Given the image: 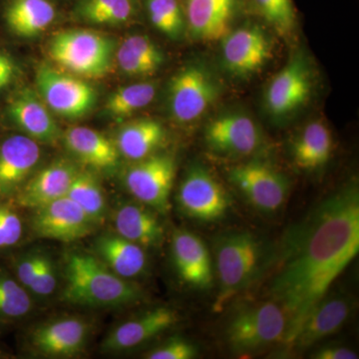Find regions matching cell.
I'll return each mask as SVG.
<instances>
[{"mask_svg": "<svg viewBox=\"0 0 359 359\" xmlns=\"http://www.w3.org/2000/svg\"><path fill=\"white\" fill-rule=\"evenodd\" d=\"M311 358L316 359H358V353L341 346H328L318 349L311 354Z\"/></svg>", "mask_w": 359, "mask_h": 359, "instance_id": "60d3db41", "label": "cell"}, {"mask_svg": "<svg viewBox=\"0 0 359 359\" xmlns=\"http://www.w3.org/2000/svg\"><path fill=\"white\" fill-rule=\"evenodd\" d=\"M287 325V313L278 302H259L241 309L231 318L226 340L233 353H252L285 341Z\"/></svg>", "mask_w": 359, "mask_h": 359, "instance_id": "5b68a950", "label": "cell"}, {"mask_svg": "<svg viewBox=\"0 0 359 359\" xmlns=\"http://www.w3.org/2000/svg\"><path fill=\"white\" fill-rule=\"evenodd\" d=\"M65 285L61 299L88 308H118L141 302L143 290L116 275L101 259L89 252H71L63 268Z\"/></svg>", "mask_w": 359, "mask_h": 359, "instance_id": "7a4b0ae2", "label": "cell"}, {"mask_svg": "<svg viewBox=\"0 0 359 359\" xmlns=\"http://www.w3.org/2000/svg\"><path fill=\"white\" fill-rule=\"evenodd\" d=\"M42 257V252H29L18 257L14 264L16 280L27 290L37 275Z\"/></svg>", "mask_w": 359, "mask_h": 359, "instance_id": "f35d334b", "label": "cell"}, {"mask_svg": "<svg viewBox=\"0 0 359 359\" xmlns=\"http://www.w3.org/2000/svg\"><path fill=\"white\" fill-rule=\"evenodd\" d=\"M79 170L69 160L53 161L25 182L13 198V204L35 210L65 197Z\"/></svg>", "mask_w": 359, "mask_h": 359, "instance_id": "ffe728a7", "label": "cell"}, {"mask_svg": "<svg viewBox=\"0 0 359 359\" xmlns=\"http://www.w3.org/2000/svg\"><path fill=\"white\" fill-rule=\"evenodd\" d=\"M116 61L129 77H149L162 67L165 56L160 47L147 35H130L117 46Z\"/></svg>", "mask_w": 359, "mask_h": 359, "instance_id": "484cf974", "label": "cell"}, {"mask_svg": "<svg viewBox=\"0 0 359 359\" xmlns=\"http://www.w3.org/2000/svg\"><path fill=\"white\" fill-rule=\"evenodd\" d=\"M115 233L144 249L162 245L165 233L154 211L147 205L121 203L115 210Z\"/></svg>", "mask_w": 359, "mask_h": 359, "instance_id": "d4e9b609", "label": "cell"}, {"mask_svg": "<svg viewBox=\"0 0 359 359\" xmlns=\"http://www.w3.org/2000/svg\"><path fill=\"white\" fill-rule=\"evenodd\" d=\"M313 89L311 68L302 53L297 54L271 80L266 104L271 115L283 118L299 110L309 100Z\"/></svg>", "mask_w": 359, "mask_h": 359, "instance_id": "7c38bea8", "label": "cell"}, {"mask_svg": "<svg viewBox=\"0 0 359 359\" xmlns=\"http://www.w3.org/2000/svg\"><path fill=\"white\" fill-rule=\"evenodd\" d=\"M353 302L347 295H325L309 313L287 346L304 351L337 334L353 313Z\"/></svg>", "mask_w": 359, "mask_h": 359, "instance_id": "ac0fdd59", "label": "cell"}, {"mask_svg": "<svg viewBox=\"0 0 359 359\" xmlns=\"http://www.w3.org/2000/svg\"><path fill=\"white\" fill-rule=\"evenodd\" d=\"M358 252L359 191L351 182L316 205L280 244L269 292L287 313V346Z\"/></svg>", "mask_w": 359, "mask_h": 359, "instance_id": "6da1fadb", "label": "cell"}, {"mask_svg": "<svg viewBox=\"0 0 359 359\" xmlns=\"http://www.w3.org/2000/svg\"><path fill=\"white\" fill-rule=\"evenodd\" d=\"M9 358L8 354L4 353V351H0V358Z\"/></svg>", "mask_w": 359, "mask_h": 359, "instance_id": "b9f144b4", "label": "cell"}, {"mask_svg": "<svg viewBox=\"0 0 359 359\" xmlns=\"http://www.w3.org/2000/svg\"><path fill=\"white\" fill-rule=\"evenodd\" d=\"M146 249L116 233H106L94 241V255L115 273L126 280L138 278L148 266Z\"/></svg>", "mask_w": 359, "mask_h": 359, "instance_id": "603a6c76", "label": "cell"}, {"mask_svg": "<svg viewBox=\"0 0 359 359\" xmlns=\"http://www.w3.org/2000/svg\"><path fill=\"white\" fill-rule=\"evenodd\" d=\"M178 314L174 309L159 306L144 311L120 323L103 340L104 353H122L146 344L174 327Z\"/></svg>", "mask_w": 359, "mask_h": 359, "instance_id": "d6986e66", "label": "cell"}, {"mask_svg": "<svg viewBox=\"0 0 359 359\" xmlns=\"http://www.w3.org/2000/svg\"><path fill=\"white\" fill-rule=\"evenodd\" d=\"M89 325L79 318H61L35 327L30 332L29 346L47 358H75L83 351L88 340Z\"/></svg>", "mask_w": 359, "mask_h": 359, "instance_id": "2e32d148", "label": "cell"}, {"mask_svg": "<svg viewBox=\"0 0 359 359\" xmlns=\"http://www.w3.org/2000/svg\"><path fill=\"white\" fill-rule=\"evenodd\" d=\"M6 112L13 124L37 143L54 144L62 138L50 109L37 91L29 87H23L9 97Z\"/></svg>", "mask_w": 359, "mask_h": 359, "instance_id": "4fadbf2b", "label": "cell"}, {"mask_svg": "<svg viewBox=\"0 0 359 359\" xmlns=\"http://www.w3.org/2000/svg\"><path fill=\"white\" fill-rule=\"evenodd\" d=\"M197 355L198 348L195 344L188 340L175 337L146 354V358L192 359L197 358Z\"/></svg>", "mask_w": 359, "mask_h": 359, "instance_id": "8d00e7d4", "label": "cell"}, {"mask_svg": "<svg viewBox=\"0 0 359 359\" xmlns=\"http://www.w3.org/2000/svg\"><path fill=\"white\" fill-rule=\"evenodd\" d=\"M230 180L248 202L264 214L278 212L290 193L287 177L261 161H250L233 167Z\"/></svg>", "mask_w": 359, "mask_h": 359, "instance_id": "30bf717a", "label": "cell"}, {"mask_svg": "<svg viewBox=\"0 0 359 359\" xmlns=\"http://www.w3.org/2000/svg\"><path fill=\"white\" fill-rule=\"evenodd\" d=\"M219 86L204 65H189L170 81L168 106L175 121L189 124L204 115L219 96Z\"/></svg>", "mask_w": 359, "mask_h": 359, "instance_id": "52a82bcc", "label": "cell"}, {"mask_svg": "<svg viewBox=\"0 0 359 359\" xmlns=\"http://www.w3.org/2000/svg\"><path fill=\"white\" fill-rule=\"evenodd\" d=\"M165 140L166 130L160 122L141 118L123 125L115 144L120 156L136 162L154 154Z\"/></svg>", "mask_w": 359, "mask_h": 359, "instance_id": "4316f807", "label": "cell"}, {"mask_svg": "<svg viewBox=\"0 0 359 359\" xmlns=\"http://www.w3.org/2000/svg\"><path fill=\"white\" fill-rule=\"evenodd\" d=\"M223 60L236 76L257 72L271 58V42L257 26H245L230 32L223 39Z\"/></svg>", "mask_w": 359, "mask_h": 359, "instance_id": "5bb4252c", "label": "cell"}, {"mask_svg": "<svg viewBox=\"0 0 359 359\" xmlns=\"http://www.w3.org/2000/svg\"><path fill=\"white\" fill-rule=\"evenodd\" d=\"M56 287L57 273L55 266L50 257L43 254L37 275L28 290L37 297H48L55 292Z\"/></svg>", "mask_w": 359, "mask_h": 359, "instance_id": "74e56055", "label": "cell"}, {"mask_svg": "<svg viewBox=\"0 0 359 359\" xmlns=\"http://www.w3.org/2000/svg\"><path fill=\"white\" fill-rule=\"evenodd\" d=\"M18 67L7 52L0 49V91L7 88L18 78Z\"/></svg>", "mask_w": 359, "mask_h": 359, "instance_id": "ab89813d", "label": "cell"}, {"mask_svg": "<svg viewBox=\"0 0 359 359\" xmlns=\"http://www.w3.org/2000/svg\"><path fill=\"white\" fill-rule=\"evenodd\" d=\"M172 257L182 280L198 290H208L214 283V263L210 250L192 231H175Z\"/></svg>", "mask_w": 359, "mask_h": 359, "instance_id": "44dd1931", "label": "cell"}, {"mask_svg": "<svg viewBox=\"0 0 359 359\" xmlns=\"http://www.w3.org/2000/svg\"><path fill=\"white\" fill-rule=\"evenodd\" d=\"M37 93L47 107L60 117L78 119L88 114L95 106V89L81 77L48 65L36 71Z\"/></svg>", "mask_w": 359, "mask_h": 359, "instance_id": "8992f818", "label": "cell"}, {"mask_svg": "<svg viewBox=\"0 0 359 359\" xmlns=\"http://www.w3.org/2000/svg\"><path fill=\"white\" fill-rule=\"evenodd\" d=\"M334 141L330 129L321 122H313L297 137L292 158L299 169L313 171L325 166L332 156Z\"/></svg>", "mask_w": 359, "mask_h": 359, "instance_id": "f1b7e54d", "label": "cell"}, {"mask_svg": "<svg viewBox=\"0 0 359 359\" xmlns=\"http://www.w3.org/2000/svg\"><path fill=\"white\" fill-rule=\"evenodd\" d=\"M257 11L280 35H290L297 25L292 0H252Z\"/></svg>", "mask_w": 359, "mask_h": 359, "instance_id": "e575fe53", "label": "cell"}, {"mask_svg": "<svg viewBox=\"0 0 359 359\" xmlns=\"http://www.w3.org/2000/svg\"><path fill=\"white\" fill-rule=\"evenodd\" d=\"M22 236V219L15 205L8 201H0V250L18 245Z\"/></svg>", "mask_w": 359, "mask_h": 359, "instance_id": "d590c367", "label": "cell"}, {"mask_svg": "<svg viewBox=\"0 0 359 359\" xmlns=\"http://www.w3.org/2000/svg\"><path fill=\"white\" fill-rule=\"evenodd\" d=\"M30 226L39 238L71 243L87 237L95 224L76 203L65 196L35 209Z\"/></svg>", "mask_w": 359, "mask_h": 359, "instance_id": "8fae6325", "label": "cell"}, {"mask_svg": "<svg viewBox=\"0 0 359 359\" xmlns=\"http://www.w3.org/2000/svg\"><path fill=\"white\" fill-rule=\"evenodd\" d=\"M28 290L15 278L0 271V318L16 320L32 309Z\"/></svg>", "mask_w": 359, "mask_h": 359, "instance_id": "836d02e7", "label": "cell"}, {"mask_svg": "<svg viewBox=\"0 0 359 359\" xmlns=\"http://www.w3.org/2000/svg\"><path fill=\"white\" fill-rule=\"evenodd\" d=\"M238 0H181L189 32L195 39L214 41L230 32Z\"/></svg>", "mask_w": 359, "mask_h": 359, "instance_id": "7402d4cb", "label": "cell"}, {"mask_svg": "<svg viewBox=\"0 0 359 359\" xmlns=\"http://www.w3.org/2000/svg\"><path fill=\"white\" fill-rule=\"evenodd\" d=\"M152 25L169 39H179L186 28L185 13L179 0H146Z\"/></svg>", "mask_w": 359, "mask_h": 359, "instance_id": "d6a6232c", "label": "cell"}, {"mask_svg": "<svg viewBox=\"0 0 359 359\" xmlns=\"http://www.w3.org/2000/svg\"><path fill=\"white\" fill-rule=\"evenodd\" d=\"M137 8V0H80L76 14L92 25H123L133 20Z\"/></svg>", "mask_w": 359, "mask_h": 359, "instance_id": "f546056e", "label": "cell"}, {"mask_svg": "<svg viewBox=\"0 0 359 359\" xmlns=\"http://www.w3.org/2000/svg\"><path fill=\"white\" fill-rule=\"evenodd\" d=\"M117 45L115 40L95 30L65 29L47 44L51 60L75 76L98 79L112 69Z\"/></svg>", "mask_w": 359, "mask_h": 359, "instance_id": "277c9868", "label": "cell"}, {"mask_svg": "<svg viewBox=\"0 0 359 359\" xmlns=\"http://www.w3.org/2000/svg\"><path fill=\"white\" fill-rule=\"evenodd\" d=\"M66 197L76 203L95 226L105 219V195L100 182L91 172L79 170Z\"/></svg>", "mask_w": 359, "mask_h": 359, "instance_id": "4dcf8cb0", "label": "cell"}, {"mask_svg": "<svg viewBox=\"0 0 359 359\" xmlns=\"http://www.w3.org/2000/svg\"><path fill=\"white\" fill-rule=\"evenodd\" d=\"M65 147L82 164L97 170L117 167L120 153L115 142L96 130L72 126L62 134Z\"/></svg>", "mask_w": 359, "mask_h": 359, "instance_id": "cb8c5ba5", "label": "cell"}, {"mask_svg": "<svg viewBox=\"0 0 359 359\" xmlns=\"http://www.w3.org/2000/svg\"><path fill=\"white\" fill-rule=\"evenodd\" d=\"M55 18V6L50 0H11L4 11L8 29L23 39L44 32Z\"/></svg>", "mask_w": 359, "mask_h": 359, "instance_id": "83f0119b", "label": "cell"}, {"mask_svg": "<svg viewBox=\"0 0 359 359\" xmlns=\"http://www.w3.org/2000/svg\"><path fill=\"white\" fill-rule=\"evenodd\" d=\"M205 143L214 152L228 156H247L256 152L263 143L261 130L249 116L230 113L209 123Z\"/></svg>", "mask_w": 359, "mask_h": 359, "instance_id": "e0dca14e", "label": "cell"}, {"mask_svg": "<svg viewBox=\"0 0 359 359\" xmlns=\"http://www.w3.org/2000/svg\"><path fill=\"white\" fill-rule=\"evenodd\" d=\"M177 201L187 217L203 223L221 221L231 207L226 189L200 165H194L187 172L180 184Z\"/></svg>", "mask_w": 359, "mask_h": 359, "instance_id": "9c48e42d", "label": "cell"}, {"mask_svg": "<svg viewBox=\"0 0 359 359\" xmlns=\"http://www.w3.org/2000/svg\"><path fill=\"white\" fill-rule=\"evenodd\" d=\"M156 93L157 86L149 82L120 87L108 97L106 112L114 119H125L147 107L154 100Z\"/></svg>", "mask_w": 359, "mask_h": 359, "instance_id": "1f68e13d", "label": "cell"}, {"mask_svg": "<svg viewBox=\"0 0 359 359\" xmlns=\"http://www.w3.org/2000/svg\"><path fill=\"white\" fill-rule=\"evenodd\" d=\"M41 158L40 144L26 135H11L0 143V201L13 199Z\"/></svg>", "mask_w": 359, "mask_h": 359, "instance_id": "9a60e30c", "label": "cell"}, {"mask_svg": "<svg viewBox=\"0 0 359 359\" xmlns=\"http://www.w3.org/2000/svg\"><path fill=\"white\" fill-rule=\"evenodd\" d=\"M214 256L219 283L214 311L221 313L233 297L257 280L268 259L263 243L248 231L219 236L215 242Z\"/></svg>", "mask_w": 359, "mask_h": 359, "instance_id": "3957f363", "label": "cell"}, {"mask_svg": "<svg viewBox=\"0 0 359 359\" xmlns=\"http://www.w3.org/2000/svg\"><path fill=\"white\" fill-rule=\"evenodd\" d=\"M176 176L173 156L153 154L136 161L124 176L125 187L141 204L153 211L166 215L170 209V195Z\"/></svg>", "mask_w": 359, "mask_h": 359, "instance_id": "ba28073f", "label": "cell"}]
</instances>
